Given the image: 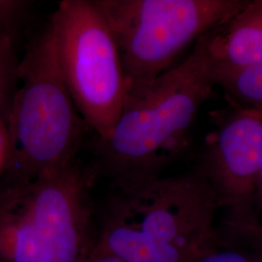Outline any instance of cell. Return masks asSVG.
<instances>
[{"mask_svg":"<svg viewBox=\"0 0 262 262\" xmlns=\"http://www.w3.org/2000/svg\"><path fill=\"white\" fill-rule=\"evenodd\" d=\"M215 84L200 38L193 51L140 93L125 96L122 114L106 137L93 143L88 169L111 188L162 176L187 150L200 110Z\"/></svg>","mask_w":262,"mask_h":262,"instance_id":"obj_1","label":"cell"},{"mask_svg":"<svg viewBox=\"0 0 262 262\" xmlns=\"http://www.w3.org/2000/svg\"><path fill=\"white\" fill-rule=\"evenodd\" d=\"M3 187L25 185L78 159L88 126L62 75L51 25L28 48L9 118Z\"/></svg>","mask_w":262,"mask_h":262,"instance_id":"obj_2","label":"cell"},{"mask_svg":"<svg viewBox=\"0 0 262 262\" xmlns=\"http://www.w3.org/2000/svg\"><path fill=\"white\" fill-rule=\"evenodd\" d=\"M79 159L28 184L0 190V262H84L93 250L94 208Z\"/></svg>","mask_w":262,"mask_h":262,"instance_id":"obj_3","label":"cell"},{"mask_svg":"<svg viewBox=\"0 0 262 262\" xmlns=\"http://www.w3.org/2000/svg\"><path fill=\"white\" fill-rule=\"evenodd\" d=\"M118 44L126 94L171 69L192 42L224 25L247 0H95Z\"/></svg>","mask_w":262,"mask_h":262,"instance_id":"obj_4","label":"cell"},{"mask_svg":"<svg viewBox=\"0 0 262 262\" xmlns=\"http://www.w3.org/2000/svg\"><path fill=\"white\" fill-rule=\"evenodd\" d=\"M66 85L88 128L106 137L122 114L126 81L112 29L95 0H64L49 23Z\"/></svg>","mask_w":262,"mask_h":262,"instance_id":"obj_5","label":"cell"},{"mask_svg":"<svg viewBox=\"0 0 262 262\" xmlns=\"http://www.w3.org/2000/svg\"><path fill=\"white\" fill-rule=\"evenodd\" d=\"M105 207L159 242L191 253L215 241L219 202L197 169L113 187Z\"/></svg>","mask_w":262,"mask_h":262,"instance_id":"obj_6","label":"cell"},{"mask_svg":"<svg viewBox=\"0 0 262 262\" xmlns=\"http://www.w3.org/2000/svg\"><path fill=\"white\" fill-rule=\"evenodd\" d=\"M228 103L210 113L212 130L197 170L214 189L227 224L244 231L257 223L253 210L262 159V112Z\"/></svg>","mask_w":262,"mask_h":262,"instance_id":"obj_7","label":"cell"},{"mask_svg":"<svg viewBox=\"0 0 262 262\" xmlns=\"http://www.w3.org/2000/svg\"><path fill=\"white\" fill-rule=\"evenodd\" d=\"M200 40L212 70L262 64V0H247L232 18Z\"/></svg>","mask_w":262,"mask_h":262,"instance_id":"obj_8","label":"cell"},{"mask_svg":"<svg viewBox=\"0 0 262 262\" xmlns=\"http://www.w3.org/2000/svg\"><path fill=\"white\" fill-rule=\"evenodd\" d=\"M94 247L122 262H189L199 253L159 242L106 207Z\"/></svg>","mask_w":262,"mask_h":262,"instance_id":"obj_9","label":"cell"},{"mask_svg":"<svg viewBox=\"0 0 262 262\" xmlns=\"http://www.w3.org/2000/svg\"><path fill=\"white\" fill-rule=\"evenodd\" d=\"M215 86L222 88L228 102L262 112V64L237 70H212Z\"/></svg>","mask_w":262,"mask_h":262,"instance_id":"obj_10","label":"cell"},{"mask_svg":"<svg viewBox=\"0 0 262 262\" xmlns=\"http://www.w3.org/2000/svg\"><path fill=\"white\" fill-rule=\"evenodd\" d=\"M19 64L15 40L0 34V119L6 123L19 86Z\"/></svg>","mask_w":262,"mask_h":262,"instance_id":"obj_11","label":"cell"},{"mask_svg":"<svg viewBox=\"0 0 262 262\" xmlns=\"http://www.w3.org/2000/svg\"><path fill=\"white\" fill-rule=\"evenodd\" d=\"M31 5L26 0H0V34L15 40L28 19Z\"/></svg>","mask_w":262,"mask_h":262,"instance_id":"obj_12","label":"cell"},{"mask_svg":"<svg viewBox=\"0 0 262 262\" xmlns=\"http://www.w3.org/2000/svg\"><path fill=\"white\" fill-rule=\"evenodd\" d=\"M189 262H259L244 253L222 250L216 242L207 246L194 255Z\"/></svg>","mask_w":262,"mask_h":262,"instance_id":"obj_13","label":"cell"},{"mask_svg":"<svg viewBox=\"0 0 262 262\" xmlns=\"http://www.w3.org/2000/svg\"><path fill=\"white\" fill-rule=\"evenodd\" d=\"M9 157L10 138L7 123L0 119V178L7 168Z\"/></svg>","mask_w":262,"mask_h":262,"instance_id":"obj_14","label":"cell"},{"mask_svg":"<svg viewBox=\"0 0 262 262\" xmlns=\"http://www.w3.org/2000/svg\"><path fill=\"white\" fill-rule=\"evenodd\" d=\"M84 262H122L119 258L113 256L109 253H104L100 250H97L96 248L93 247V250L89 255L86 256Z\"/></svg>","mask_w":262,"mask_h":262,"instance_id":"obj_15","label":"cell"},{"mask_svg":"<svg viewBox=\"0 0 262 262\" xmlns=\"http://www.w3.org/2000/svg\"><path fill=\"white\" fill-rule=\"evenodd\" d=\"M245 232L249 233L252 237L255 238L258 245L262 246V222L261 223L257 222L256 224H254L251 227H249L248 229H246Z\"/></svg>","mask_w":262,"mask_h":262,"instance_id":"obj_16","label":"cell"},{"mask_svg":"<svg viewBox=\"0 0 262 262\" xmlns=\"http://www.w3.org/2000/svg\"><path fill=\"white\" fill-rule=\"evenodd\" d=\"M254 208L262 209V159L259 169V175L257 180V187H256V193L254 198Z\"/></svg>","mask_w":262,"mask_h":262,"instance_id":"obj_17","label":"cell"}]
</instances>
